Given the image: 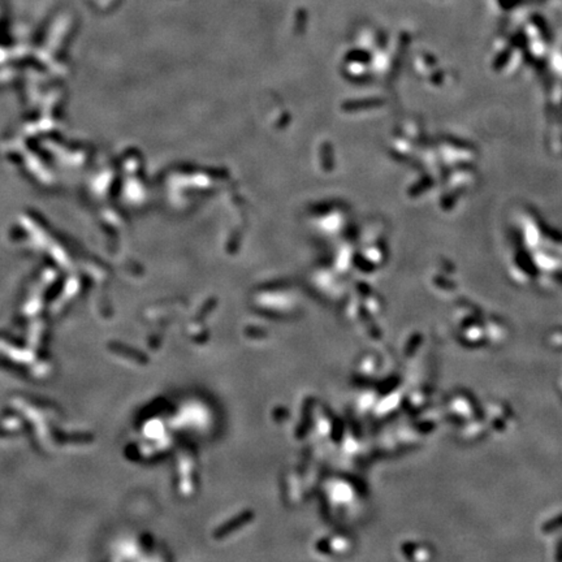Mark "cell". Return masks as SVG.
<instances>
[{
  "label": "cell",
  "mask_w": 562,
  "mask_h": 562,
  "mask_svg": "<svg viewBox=\"0 0 562 562\" xmlns=\"http://www.w3.org/2000/svg\"><path fill=\"white\" fill-rule=\"evenodd\" d=\"M249 518H251V513H245V514H242L241 517H237L236 519H233L234 522H231V523L222 526L221 528H220V532H217V536H222V535H226V533L231 532V530H233L234 527L242 526L245 522L249 521Z\"/></svg>",
  "instance_id": "cell-1"
}]
</instances>
